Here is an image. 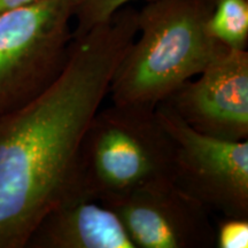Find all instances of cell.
<instances>
[{"instance_id":"cell-11","label":"cell","mask_w":248,"mask_h":248,"mask_svg":"<svg viewBox=\"0 0 248 248\" xmlns=\"http://www.w3.org/2000/svg\"><path fill=\"white\" fill-rule=\"evenodd\" d=\"M217 248L248 247V217H222L215 226Z\"/></svg>"},{"instance_id":"cell-8","label":"cell","mask_w":248,"mask_h":248,"mask_svg":"<svg viewBox=\"0 0 248 248\" xmlns=\"http://www.w3.org/2000/svg\"><path fill=\"white\" fill-rule=\"evenodd\" d=\"M26 248H137L115 213L100 201L80 197L52 208Z\"/></svg>"},{"instance_id":"cell-5","label":"cell","mask_w":248,"mask_h":248,"mask_svg":"<svg viewBox=\"0 0 248 248\" xmlns=\"http://www.w3.org/2000/svg\"><path fill=\"white\" fill-rule=\"evenodd\" d=\"M155 114L172 142L173 183L209 212L248 217V140L198 132L164 101Z\"/></svg>"},{"instance_id":"cell-1","label":"cell","mask_w":248,"mask_h":248,"mask_svg":"<svg viewBox=\"0 0 248 248\" xmlns=\"http://www.w3.org/2000/svg\"><path fill=\"white\" fill-rule=\"evenodd\" d=\"M137 30L138 11L129 5L74 36L60 76L0 119V248H26L49 210L84 197L80 144Z\"/></svg>"},{"instance_id":"cell-3","label":"cell","mask_w":248,"mask_h":248,"mask_svg":"<svg viewBox=\"0 0 248 248\" xmlns=\"http://www.w3.org/2000/svg\"><path fill=\"white\" fill-rule=\"evenodd\" d=\"M172 142L155 108L111 104L90 122L79 150L84 197L101 201L164 179L172 181Z\"/></svg>"},{"instance_id":"cell-12","label":"cell","mask_w":248,"mask_h":248,"mask_svg":"<svg viewBox=\"0 0 248 248\" xmlns=\"http://www.w3.org/2000/svg\"><path fill=\"white\" fill-rule=\"evenodd\" d=\"M36 1H38V0H0V13L9 11V9H14L22 7V6L30 5Z\"/></svg>"},{"instance_id":"cell-9","label":"cell","mask_w":248,"mask_h":248,"mask_svg":"<svg viewBox=\"0 0 248 248\" xmlns=\"http://www.w3.org/2000/svg\"><path fill=\"white\" fill-rule=\"evenodd\" d=\"M208 30L217 42L228 48L246 49L248 0H215Z\"/></svg>"},{"instance_id":"cell-6","label":"cell","mask_w":248,"mask_h":248,"mask_svg":"<svg viewBox=\"0 0 248 248\" xmlns=\"http://www.w3.org/2000/svg\"><path fill=\"white\" fill-rule=\"evenodd\" d=\"M116 214L137 248H210V212L171 179L100 201Z\"/></svg>"},{"instance_id":"cell-10","label":"cell","mask_w":248,"mask_h":248,"mask_svg":"<svg viewBox=\"0 0 248 248\" xmlns=\"http://www.w3.org/2000/svg\"><path fill=\"white\" fill-rule=\"evenodd\" d=\"M132 1L136 0H77L74 36L82 35L92 27L109 20L117 11L129 6Z\"/></svg>"},{"instance_id":"cell-4","label":"cell","mask_w":248,"mask_h":248,"mask_svg":"<svg viewBox=\"0 0 248 248\" xmlns=\"http://www.w3.org/2000/svg\"><path fill=\"white\" fill-rule=\"evenodd\" d=\"M77 0H38L0 13V119L38 97L69 57Z\"/></svg>"},{"instance_id":"cell-2","label":"cell","mask_w":248,"mask_h":248,"mask_svg":"<svg viewBox=\"0 0 248 248\" xmlns=\"http://www.w3.org/2000/svg\"><path fill=\"white\" fill-rule=\"evenodd\" d=\"M215 0H147L111 79V104L155 108L200 74L223 44L208 30Z\"/></svg>"},{"instance_id":"cell-7","label":"cell","mask_w":248,"mask_h":248,"mask_svg":"<svg viewBox=\"0 0 248 248\" xmlns=\"http://www.w3.org/2000/svg\"><path fill=\"white\" fill-rule=\"evenodd\" d=\"M192 129L230 141L248 139V52H217L200 74L164 100Z\"/></svg>"}]
</instances>
